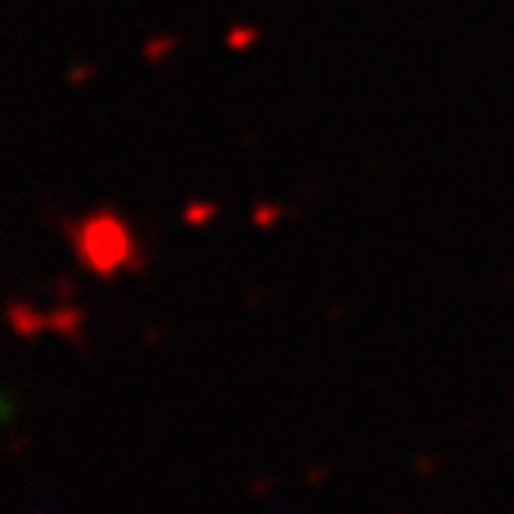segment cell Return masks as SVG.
Here are the masks:
<instances>
[{
	"label": "cell",
	"mask_w": 514,
	"mask_h": 514,
	"mask_svg": "<svg viewBox=\"0 0 514 514\" xmlns=\"http://www.w3.org/2000/svg\"><path fill=\"white\" fill-rule=\"evenodd\" d=\"M43 322H47V318L36 315V311H29V307H22V304L11 307V329H15L22 340H33L36 332L43 329Z\"/></svg>",
	"instance_id": "obj_1"
},
{
	"label": "cell",
	"mask_w": 514,
	"mask_h": 514,
	"mask_svg": "<svg viewBox=\"0 0 514 514\" xmlns=\"http://www.w3.org/2000/svg\"><path fill=\"white\" fill-rule=\"evenodd\" d=\"M79 318H83L79 311H54V315H50V325H54L61 336H68L72 343H79Z\"/></svg>",
	"instance_id": "obj_2"
}]
</instances>
